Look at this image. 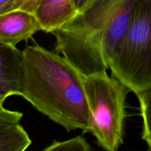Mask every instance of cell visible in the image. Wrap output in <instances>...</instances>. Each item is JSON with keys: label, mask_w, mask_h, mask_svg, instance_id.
I'll use <instances>...</instances> for the list:
<instances>
[{"label": "cell", "mask_w": 151, "mask_h": 151, "mask_svg": "<svg viewBox=\"0 0 151 151\" xmlns=\"http://www.w3.org/2000/svg\"><path fill=\"white\" fill-rule=\"evenodd\" d=\"M40 1L41 0H17L14 4L13 10L22 9L33 13Z\"/></svg>", "instance_id": "7c38bea8"}, {"label": "cell", "mask_w": 151, "mask_h": 151, "mask_svg": "<svg viewBox=\"0 0 151 151\" xmlns=\"http://www.w3.org/2000/svg\"><path fill=\"white\" fill-rule=\"evenodd\" d=\"M138 0H93L86 10L52 32L55 50L83 74L109 69Z\"/></svg>", "instance_id": "7a4b0ae2"}, {"label": "cell", "mask_w": 151, "mask_h": 151, "mask_svg": "<svg viewBox=\"0 0 151 151\" xmlns=\"http://www.w3.org/2000/svg\"><path fill=\"white\" fill-rule=\"evenodd\" d=\"M9 97H10V96L9 94H7V93H4L3 91H0V106H4V101Z\"/></svg>", "instance_id": "9a60e30c"}, {"label": "cell", "mask_w": 151, "mask_h": 151, "mask_svg": "<svg viewBox=\"0 0 151 151\" xmlns=\"http://www.w3.org/2000/svg\"><path fill=\"white\" fill-rule=\"evenodd\" d=\"M23 118V113L16 111L8 110L0 106V128L20 122Z\"/></svg>", "instance_id": "8fae6325"}, {"label": "cell", "mask_w": 151, "mask_h": 151, "mask_svg": "<svg viewBox=\"0 0 151 151\" xmlns=\"http://www.w3.org/2000/svg\"><path fill=\"white\" fill-rule=\"evenodd\" d=\"M42 31L33 13L16 9L0 16V44L16 47Z\"/></svg>", "instance_id": "5b68a950"}, {"label": "cell", "mask_w": 151, "mask_h": 151, "mask_svg": "<svg viewBox=\"0 0 151 151\" xmlns=\"http://www.w3.org/2000/svg\"><path fill=\"white\" fill-rule=\"evenodd\" d=\"M92 147L83 136H78L65 141H53L44 151H91Z\"/></svg>", "instance_id": "30bf717a"}, {"label": "cell", "mask_w": 151, "mask_h": 151, "mask_svg": "<svg viewBox=\"0 0 151 151\" xmlns=\"http://www.w3.org/2000/svg\"><path fill=\"white\" fill-rule=\"evenodd\" d=\"M16 1L17 0H0V16L13 10Z\"/></svg>", "instance_id": "5bb4252c"}, {"label": "cell", "mask_w": 151, "mask_h": 151, "mask_svg": "<svg viewBox=\"0 0 151 151\" xmlns=\"http://www.w3.org/2000/svg\"><path fill=\"white\" fill-rule=\"evenodd\" d=\"M33 13L47 33L58 29L78 15L72 0H41Z\"/></svg>", "instance_id": "8992f818"}, {"label": "cell", "mask_w": 151, "mask_h": 151, "mask_svg": "<svg viewBox=\"0 0 151 151\" xmlns=\"http://www.w3.org/2000/svg\"><path fill=\"white\" fill-rule=\"evenodd\" d=\"M92 1L93 0H72V3L78 12V14H79L85 11Z\"/></svg>", "instance_id": "4fadbf2b"}, {"label": "cell", "mask_w": 151, "mask_h": 151, "mask_svg": "<svg viewBox=\"0 0 151 151\" xmlns=\"http://www.w3.org/2000/svg\"><path fill=\"white\" fill-rule=\"evenodd\" d=\"M22 78V51L14 46L0 44V91L19 96Z\"/></svg>", "instance_id": "52a82bcc"}, {"label": "cell", "mask_w": 151, "mask_h": 151, "mask_svg": "<svg viewBox=\"0 0 151 151\" xmlns=\"http://www.w3.org/2000/svg\"><path fill=\"white\" fill-rule=\"evenodd\" d=\"M32 140L19 123L0 128V151H24Z\"/></svg>", "instance_id": "ba28073f"}, {"label": "cell", "mask_w": 151, "mask_h": 151, "mask_svg": "<svg viewBox=\"0 0 151 151\" xmlns=\"http://www.w3.org/2000/svg\"><path fill=\"white\" fill-rule=\"evenodd\" d=\"M19 96L67 131L91 132L83 74L63 56L39 45L22 51Z\"/></svg>", "instance_id": "6da1fadb"}, {"label": "cell", "mask_w": 151, "mask_h": 151, "mask_svg": "<svg viewBox=\"0 0 151 151\" xmlns=\"http://www.w3.org/2000/svg\"><path fill=\"white\" fill-rule=\"evenodd\" d=\"M84 90L97 145L116 151L124 142L128 88L106 71L86 75Z\"/></svg>", "instance_id": "277c9868"}, {"label": "cell", "mask_w": 151, "mask_h": 151, "mask_svg": "<svg viewBox=\"0 0 151 151\" xmlns=\"http://www.w3.org/2000/svg\"><path fill=\"white\" fill-rule=\"evenodd\" d=\"M111 76L136 95L151 89V0H138L109 64Z\"/></svg>", "instance_id": "3957f363"}, {"label": "cell", "mask_w": 151, "mask_h": 151, "mask_svg": "<svg viewBox=\"0 0 151 151\" xmlns=\"http://www.w3.org/2000/svg\"><path fill=\"white\" fill-rule=\"evenodd\" d=\"M141 116L142 118V138L147 144L148 150H151V125H150V90L137 95Z\"/></svg>", "instance_id": "9c48e42d"}]
</instances>
